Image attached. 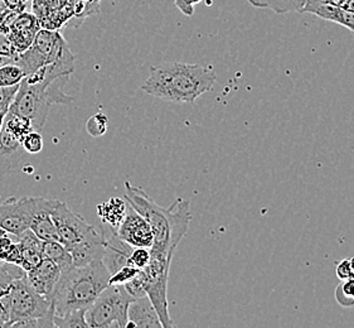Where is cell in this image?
<instances>
[{"instance_id": "obj_26", "label": "cell", "mask_w": 354, "mask_h": 328, "mask_svg": "<svg viewBox=\"0 0 354 328\" xmlns=\"http://www.w3.org/2000/svg\"><path fill=\"white\" fill-rule=\"evenodd\" d=\"M24 78L26 72L17 64L10 62L0 66V86L19 85Z\"/></svg>"}, {"instance_id": "obj_28", "label": "cell", "mask_w": 354, "mask_h": 328, "mask_svg": "<svg viewBox=\"0 0 354 328\" xmlns=\"http://www.w3.org/2000/svg\"><path fill=\"white\" fill-rule=\"evenodd\" d=\"M109 128V118L102 113L91 116L86 122V130L93 138L105 136Z\"/></svg>"}, {"instance_id": "obj_9", "label": "cell", "mask_w": 354, "mask_h": 328, "mask_svg": "<svg viewBox=\"0 0 354 328\" xmlns=\"http://www.w3.org/2000/svg\"><path fill=\"white\" fill-rule=\"evenodd\" d=\"M50 216L55 222L59 242L64 246H71L78 243L95 228L93 225L88 224L80 215L75 214L62 201L53 199Z\"/></svg>"}, {"instance_id": "obj_4", "label": "cell", "mask_w": 354, "mask_h": 328, "mask_svg": "<svg viewBox=\"0 0 354 328\" xmlns=\"http://www.w3.org/2000/svg\"><path fill=\"white\" fill-rule=\"evenodd\" d=\"M70 79H44L38 71L32 72L21 80L19 90L8 111H12L32 122L33 130L41 131L53 104H70L73 98L64 93V86Z\"/></svg>"}, {"instance_id": "obj_25", "label": "cell", "mask_w": 354, "mask_h": 328, "mask_svg": "<svg viewBox=\"0 0 354 328\" xmlns=\"http://www.w3.org/2000/svg\"><path fill=\"white\" fill-rule=\"evenodd\" d=\"M86 311H75L62 316L53 314L55 327L58 328H87L85 318Z\"/></svg>"}, {"instance_id": "obj_21", "label": "cell", "mask_w": 354, "mask_h": 328, "mask_svg": "<svg viewBox=\"0 0 354 328\" xmlns=\"http://www.w3.org/2000/svg\"><path fill=\"white\" fill-rule=\"evenodd\" d=\"M308 13L317 15L324 21H333L343 26L354 33V13L346 8L328 7L319 6L308 10Z\"/></svg>"}, {"instance_id": "obj_36", "label": "cell", "mask_w": 354, "mask_h": 328, "mask_svg": "<svg viewBox=\"0 0 354 328\" xmlns=\"http://www.w3.org/2000/svg\"><path fill=\"white\" fill-rule=\"evenodd\" d=\"M1 262H6L9 264L19 265L21 264V248L19 243L15 240V243L12 245V248L8 250L7 254L4 257H1Z\"/></svg>"}, {"instance_id": "obj_7", "label": "cell", "mask_w": 354, "mask_h": 328, "mask_svg": "<svg viewBox=\"0 0 354 328\" xmlns=\"http://www.w3.org/2000/svg\"><path fill=\"white\" fill-rule=\"evenodd\" d=\"M67 48L68 44L59 32L39 29L28 50L15 56V64L21 66L27 76L43 66L53 64Z\"/></svg>"}, {"instance_id": "obj_38", "label": "cell", "mask_w": 354, "mask_h": 328, "mask_svg": "<svg viewBox=\"0 0 354 328\" xmlns=\"http://www.w3.org/2000/svg\"><path fill=\"white\" fill-rule=\"evenodd\" d=\"M202 1L203 0H174V6L185 17H192L194 15V7Z\"/></svg>"}, {"instance_id": "obj_43", "label": "cell", "mask_w": 354, "mask_h": 328, "mask_svg": "<svg viewBox=\"0 0 354 328\" xmlns=\"http://www.w3.org/2000/svg\"><path fill=\"white\" fill-rule=\"evenodd\" d=\"M0 327H4V326H3V323H1V322H0Z\"/></svg>"}, {"instance_id": "obj_45", "label": "cell", "mask_w": 354, "mask_h": 328, "mask_svg": "<svg viewBox=\"0 0 354 328\" xmlns=\"http://www.w3.org/2000/svg\"><path fill=\"white\" fill-rule=\"evenodd\" d=\"M0 262H1V260H0Z\"/></svg>"}, {"instance_id": "obj_35", "label": "cell", "mask_w": 354, "mask_h": 328, "mask_svg": "<svg viewBox=\"0 0 354 328\" xmlns=\"http://www.w3.org/2000/svg\"><path fill=\"white\" fill-rule=\"evenodd\" d=\"M349 3V0H305L304 7L301 13H308L309 9L319 6H328V7L344 8Z\"/></svg>"}, {"instance_id": "obj_14", "label": "cell", "mask_w": 354, "mask_h": 328, "mask_svg": "<svg viewBox=\"0 0 354 328\" xmlns=\"http://www.w3.org/2000/svg\"><path fill=\"white\" fill-rule=\"evenodd\" d=\"M61 273V269L53 262L43 257L39 264L26 273V278L38 294L46 300H52Z\"/></svg>"}, {"instance_id": "obj_34", "label": "cell", "mask_w": 354, "mask_h": 328, "mask_svg": "<svg viewBox=\"0 0 354 328\" xmlns=\"http://www.w3.org/2000/svg\"><path fill=\"white\" fill-rule=\"evenodd\" d=\"M18 90H19V85L0 86V113L9 110L12 102L15 101Z\"/></svg>"}, {"instance_id": "obj_24", "label": "cell", "mask_w": 354, "mask_h": 328, "mask_svg": "<svg viewBox=\"0 0 354 328\" xmlns=\"http://www.w3.org/2000/svg\"><path fill=\"white\" fill-rule=\"evenodd\" d=\"M4 128L21 142H23L27 134L33 130L30 120L12 111H8L4 118Z\"/></svg>"}, {"instance_id": "obj_18", "label": "cell", "mask_w": 354, "mask_h": 328, "mask_svg": "<svg viewBox=\"0 0 354 328\" xmlns=\"http://www.w3.org/2000/svg\"><path fill=\"white\" fill-rule=\"evenodd\" d=\"M26 275L19 265L0 262V322L6 327L10 316V294L15 279Z\"/></svg>"}, {"instance_id": "obj_8", "label": "cell", "mask_w": 354, "mask_h": 328, "mask_svg": "<svg viewBox=\"0 0 354 328\" xmlns=\"http://www.w3.org/2000/svg\"><path fill=\"white\" fill-rule=\"evenodd\" d=\"M53 311L52 300H46L30 286L24 277L15 279L10 294V316L6 327H13L15 323L41 318Z\"/></svg>"}, {"instance_id": "obj_11", "label": "cell", "mask_w": 354, "mask_h": 328, "mask_svg": "<svg viewBox=\"0 0 354 328\" xmlns=\"http://www.w3.org/2000/svg\"><path fill=\"white\" fill-rule=\"evenodd\" d=\"M29 228L42 242H59L55 222L50 216L53 199L28 197Z\"/></svg>"}, {"instance_id": "obj_44", "label": "cell", "mask_w": 354, "mask_h": 328, "mask_svg": "<svg viewBox=\"0 0 354 328\" xmlns=\"http://www.w3.org/2000/svg\"><path fill=\"white\" fill-rule=\"evenodd\" d=\"M23 1H26V0H23Z\"/></svg>"}, {"instance_id": "obj_17", "label": "cell", "mask_w": 354, "mask_h": 328, "mask_svg": "<svg viewBox=\"0 0 354 328\" xmlns=\"http://www.w3.org/2000/svg\"><path fill=\"white\" fill-rule=\"evenodd\" d=\"M38 21L37 17L27 13H19L13 23L9 26V33L12 42L15 44V51L21 53L28 50L35 41L38 32Z\"/></svg>"}, {"instance_id": "obj_32", "label": "cell", "mask_w": 354, "mask_h": 328, "mask_svg": "<svg viewBox=\"0 0 354 328\" xmlns=\"http://www.w3.org/2000/svg\"><path fill=\"white\" fill-rule=\"evenodd\" d=\"M18 55L15 44L12 42L9 28L0 27V57L13 58Z\"/></svg>"}, {"instance_id": "obj_31", "label": "cell", "mask_w": 354, "mask_h": 328, "mask_svg": "<svg viewBox=\"0 0 354 328\" xmlns=\"http://www.w3.org/2000/svg\"><path fill=\"white\" fill-rule=\"evenodd\" d=\"M21 145L29 154H38L43 149V138L41 133L37 131V130H32L23 139Z\"/></svg>"}, {"instance_id": "obj_10", "label": "cell", "mask_w": 354, "mask_h": 328, "mask_svg": "<svg viewBox=\"0 0 354 328\" xmlns=\"http://www.w3.org/2000/svg\"><path fill=\"white\" fill-rule=\"evenodd\" d=\"M116 234L125 243L133 248H151L154 243V235L150 228L149 222L147 221L142 215L136 212L133 207L129 205L128 211L120 224L116 228Z\"/></svg>"}, {"instance_id": "obj_6", "label": "cell", "mask_w": 354, "mask_h": 328, "mask_svg": "<svg viewBox=\"0 0 354 328\" xmlns=\"http://www.w3.org/2000/svg\"><path fill=\"white\" fill-rule=\"evenodd\" d=\"M174 254H165L150 250V262L145 269V292L156 308L163 328L174 327L169 314L168 303V277L170 263Z\"/></svg>"}, {"instance_id": "obj_16", "label": "cell", "mask_w": 354, "mask_h": 328, "mask_svg": "<svg viewBox=\"0 0 354 328\" xmlns=\"http://www.w3.org/2000/svg\"><path fill=\"white\" fill-rule=\"evenodd\" d=\"M26 153L21 140L12 136L3 125L0 131V176L15 171Z\"/></svg>"}, {"instance_id": "obj_33", "label": "cell", "mask_w": 354, "mask_h": 328, "mask_svg": "<svg viewBox=\"0 0 354 328\" xmlns=\"http://www.w3.org/2000/svg\"><path fill=\"white\" fill-rule=\"evenodd\" d=\"M150 262L149 248H134L130 255V265L135 266L136 269L142 271L145 269Z\"/></svg>"}, {"instance_id": "obj_22", "label": "cell", "mask_w": 354, "mask_h": 328, "mask_svg": "<svg viewBox=\"0 0 354 328\" xmlns=\"http://www.w3.org/2000/svg\"><path fill=\"white\" fill-rule=\"evenodd\" d=\"M248 4L257 9H268L277 15L301 13L305 0H248Z\"/></svg>"}, {"instance_id": "obj_2", "label": "cell", "mask_w": 354, "mask_h": 328, "mask_svg": "<svg viewBox=\"0 0 354 328\" xmlns=\"http://www.w3.org/2000/svg\"><path fill=\"white\" fill-rule=\"evenodd\" d=\"M125 200L136 212L149 222L154 235V243L150 250L165 254H174L179 243L189 230L192 221L189 201L177 199L169 207L159 206L139 187L125 182Z\"/></svg>"}, {"instance_id": "obj_12", "label": "cell", "mask_w": 354, "mask_h": 328, "mask_svg": "<svg viewBox=\"0 0 354 328\" xmlns=\"http://www.w3.org/2000/svg\"><path fill=\"white\" fill-rule=\"evenodd\" d=\"M28 197H9L0 202V228L9 235H21L29 228Z\"/></svg>"}, {"instance_id": "obj_19", "label": "cell", "mask_w": 354, "mask_h": 328, "mask_svg": "<svg viewBox=\"0 0 354 328\" xmlns=\"http://www.w3.org/2000/svg\"><path fill=\"white\" fill-rule=\"evenodd\" d=\"M129 327H162L156 308L147 295L130 302L128 322L125 326V328Z\"/></svg>"}, {"instance_id": "obj_42", "label": "cell", "mask_w": 354, "mask_h": 328, "mask_svg": "<svg viewBox=\"0 0 354 328\" xmlns=\"http://www.w3.org/2000/svg\"><path fill=\"white\" fill-rule=\"evenodd\" d=\"M1 12H3V8H1V3H0V15H1Z\"/></svg>"}, {"instance_id": "obj_15", "label": "cell", "mask_w": 354, "mask_h": 328, "mask_svg": "<svg viewBox=\"0 0 354 328\" xmlns=\"http://www.w3.org/2000/svg\"><path fill=\"white\" fill-rule=\"evenodd\" d=\"M66 248L71 253L73 265L82 266L96 260H102L105 250V237L101 230L95 228L82 240Z\"/></svg>"}, {"instance_id": "obj_5", "label": "cell", "mask_w": 354, "mask_h": 328, "mask_svg": "<svg viewBox=\"0 0 354 328\" xmlns=\"http://www.w3.org/2000/svg\"><path fill=\"white\" fill-rule=\"evenodd\" d=\"M134 300L122 286H109L86 311L87 327L125 328L130 302Z\"/></svg>"}, {"instance_id": "obj_13", "label": "cell", "mask_w": 354, "mask_h": 328, "mask_svg": "<svg viewBox=\"0 0 354 328\" xmlns=\"http://www.w3.org/2000/svg\"><path fill=\"white\" fill-rule=\"evenodd\" d=\"M104 237H105V250L102 263L105 264L110 275L115 271H119L125 265H130V255L133 251V246L121 240L116 234V230L110 226L101 228Z\"/></svg>"}, {"instance_id": "obj_23", "label": "cell", "mask_w": 354, "mask_h": 328, "mask_svg": "<svg viewBox=\"0 0 354 328\" xmlns=\"http://www.w3.org/2000/svg\"><path fill=\"white\" fill-rule=\"evenodd\" d=\"M43 257L50 259L61 271L73 266L71 253L61 242H43Z\"/></svg>"}, {"instance_id": "obj_1", "label": "cell", "mask_w": 354, "mask_h": 328, "mask_svg": "<svg viewBox=\"0 0 354 328\" xmlns=\"http://www.w3.org/2000/svg\"><path fill=\"white\" fill-rule=\"evenodd\" d=\"M217 81L212 66L164 62L150 69L142 90L150 96L176 104H193L209 93Z\"/></svg>"}, {"instance_id": "obj_27", "label": "cell", "mask_w": 354, "mask_h": 328, "mask_svg": "<svg viewBox=\"0 0 354 328\" xmlns=\"http://www.w3.org/2000/svg\"><path fill=\"white\" fill-rule=\"evenodd\" d=\"M335 300L339 306L344 308H351L354 306V278L342 280L339 286L335 289Z\"/></svg>"}, {"instance_id": "obj_3", "label": "cell", "mask_w": 354, "mask_h": 328, "mask_svg": "<svg viewBox=\"0 0 354 328\" xmlns=\"http://www.w3.org/2000/svg\"><path fill=\"white\" fill-rule=\"evenodd\" d=\"M110 273L102 260L62 271L52 298L55 316L87 311L109 286Z\"/></svg>"}, {"instance_id": "obj_20", "label": "cell", "mask_w": 354, "mask_h": 328, "mask_svg": "<svg viewBox=\"0 0 354 328\" xmlns=\"http://www.w3.org/2000/svg\"><path fill=\"white\" fill-rule=\"evenodd\" d=\"M128 206V201L120 197H111L106 202L97 205L96 211L105 225L116 230L124 220Z\"/></svg>"}, {"instance_id": "obj_40", "label": "cell", "mask_w": 354, "mask_h": 328, "mask_svg": "<svg viewBox=\"0 0 354 328\" xmlns=\"http://www.w3.org/2000/svg\"><path fill=\"white\" fill-rule=\"evenodd\" d=\"M7 113L8 111H1V113H0V131H1V129H3V125H4V118H6Z\"/></svg>"}, {"instance_id": "obj_37", "label": "cell", "mask_w": 354, "mask_h": 328, "mask_svg": "<svg viewBox=\"0 0 354 328\" xmlns=\"http://www.w3.org/2000/svg\"><path fill=\"white\" fill-rule=\"evenodd\" d=\"M335 273H337V277L340 280L354 278V271L353 266H352V262H351V257H346V259L340 260L338 265H337Z\"/></svg>"}, {"instance_id": "obj_41", "label": "cell", "mask_w": 354, "mask_h": 328, "mask_svg": "<svg viewBox=\"0 0 354 328\" xmlns=\"http://www.w3.org/2000/svg\"><path fill=\"white\" fill-rule=\"evenodd\" d=\"M4 234H7V233H6L3 228H0V236L4 235Z\"/></svg>"}, {"instance_id": "obj_29", "label": "cell", "mask_w": 354, "mask_h": 328, "mask_svg": "<svg viewBox=\"0 0 354 328\" xmlns=\"http://www.w3.org/2000/svg\"><path fill=\"white\" fill-rule=\"evenodd\" d=\"M124 289L127 291L131 298H142L147 295L145 292V273L139 271L133 278L124 284Z\"/></svg>"}, {"instance_id": "obj_39", "label": "cell", "mask_w": 354, "mask_h": 328, "mask_svg": "<svg viewBox=\"0 0 354 328\" xmlns=\"http://www.w3.org/2000/svg\"><path fill=\"white\" fill-rule=\"evenodd\" d=\"M13 243H15V236L9 235V234L0 236V260L7 254L8 250L12 248Z\"/></svg>"}, {"instance_id": "obj_30", "label": "cell", "mask_w": 354, "mask_h": 328, "mask_svg": "<svg viewBox=\"0 0 354 328\" xmlns=\"http://www.w3.org/2000/svg\"><path fill=\"white\" fill-rule=\"evenodd\" d=\"M138 271L139 269H136L133 265H125L110 275L109 286H124Z\"/></svg>"}]
</instances>
